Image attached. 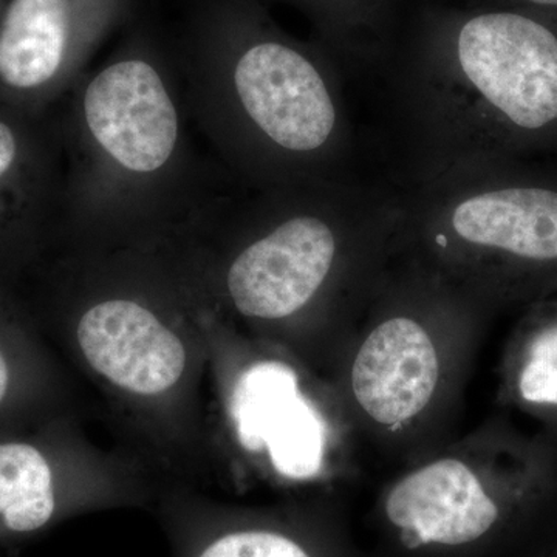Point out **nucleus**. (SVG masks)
Masks as SVG:
<instances>
[{
    "label": "nucleus",
    "instance_id": "2",
    "mask_svg": "<svg viewBox=\"0 0 557 557\" xmlns=\"http://www.w3.org/2000/svg\"><path fill=\"white\" fill-rule=\"evenodd\" d=\"M269 7L185 0L170 39L194 126L242 189L358 174L346 73L318 39L285 32Z\"/></svg>",
    "mask_w": 557,
    "mask_h": 557
},
{
    "label": "nucleus",
    "instance_id": "5",
    "mask_svg": "<svg viewBox=\"0 0 557 557\" xmlns=\"http://www.w3.org/2000/svg\"><path fill=\"white\" fill-rule=\"evenodd\" d=\"M401 197L397 249L482 300L557 270V189L512 180L505 163L454 172Z\"/></svg>",
    "mask_w": 557,
    "mask_h": 557
},
{
    "label": "nucleus",
    "instance_id": "14",
    "mask_svg": "<svg viewBox=\"0 0 557 557\" xmlns=\"http://www.w3.org/2000/svg\"><path fill=\"white\" fill-rule=\"evenodd\" d=\"M14 387V366L5 344L0 341V412L9 405Z\"/></svg>",
    "mask_w": 557,
    "mask_h": 557
},
{
    "label": "nucleus",
    "instance_id": "16",
    "mask_svg": "<svg viewBox=\"0 0 557 557\" xmlns=\"http://www.w3.org/2000/svg\"><path fill=\"white\" fill-rule=\"evenodd\" d=\"M5 5H7V0H5V2H2V0H0V17H2L3 9H5Z\"/></svg>",
    "mask_w": 557,
    "mask_h": 557
},
{
    "label": "nucleus",
    "instance_id": "13",
    "mask_svg": "<svg viewBox=\"0 0 557 557\" xmlns=\"http://www.w3.org/2000/svg\"><path fill=\"white\" fill-rule=\"evenodd\" d=\"M199 557H310L292 539L270 531H242L212 542Z\"/></svg>",
    "mask_w": 557,
    "mask_h": 557
},
{
    "label": "nucleus",
    "instance_id": "10",
    "mask_svg": "<svg viewBox=\"0 0 557 557\" xmlns=\"http://www.w3.org/2000/svg\"><path fill=\"white\" fill-rule=\"evenodd\" d=\"M292 376L277 366H260L245 375L236 394V413L245 442L267 443L277 467L304 475L314 465L317 435Z\"/></svg>",
    "mask_w": 557,
    "mask_h": 557
},
{
    "label": "nucleus",
    "instance_id": "15",
    "mask_svg": "<svg viewBox=\"0 0 557 557\" xmlns=\"http://www.w3.org/2000/svg\"><path fill=\"white\" fill-rule=\"evenodd\" d=\"M520 2L528 3V5L539 7V9L557 10V0H520Z\"/></svg>",
    "mask_w": 557,
    "mask_h": 557
},
{
    "label": "nucleus",
    "instance_id": "1",
    "mask_svg": "<svg viewBox=\"0 0 557 557\" xmlns=\"http://www.w3.org/2000/svg\"><path fill=\"white\" fill-rule=\"evenodd\" d=\"M376 84L383 177L401 193L557 124V33L520 11L421 0Z\"/></svg>",
    "mask_w": 557,
    "mask_h": 557
},
{
    "label": "nucleus",
    "instance_id": "17",
    "mask_svg": "<svg viewBox=\"0 0 557 557\" xmlns=\"http://www.w3.org/2000/svg\"><path fill=\"white\" fill-rule=\"evenodd\" d=\"M418 2H421V0H418Z\"/></svg>",
    "mask_w": 557,
    "mask_h": 557
},
{
    "label": "nucleus",
    "instance_id": "8",
    "mask_svg": "<svg viewBox=\"0 0 557 557\" xmlns=\"http://www.w3.org/2000/svg\"><path fill=\"white\" fill-rule=\"evenodd\" d=\"M386 512L413 548L478 541L497 522L500 509L474 469L457 458H442L399 480L388 493Z\"/></svg>",
    "mask_w": 557,
    "mask_h": 557
},
{
    "label": "nucleus",
    "instance_id": "11",
    "mask_svg": "<svg viewBox=\"0 0 557 557\" xmlns=\"http://www.w3.org/2000/svg\"><path fill=\"white\" fill-rule=\"evenodd\" d=\"M57 509L54 474L46 454L21 440L0 442V534L38 533Z\"/></svg>",
    "mask_w": 557,
    "mask_h": 557
},
{
    "label": "nucleus",
    "instance_id": "12",
    "mask_svg": "<svg viewBox=\"0 0 557 557\" xmlns=\"http://www.w3.org/2000/svg\"><path fill=\"white\" fill-rule=\"evenodd\" d=\"M508 392L522 408L557 421V313L520 333L508 359Z\"/></svg>",
    "mask_w": 557,
    "mask_h": 557
},
{
    "label": "nucleus",
    "instance_id": "6",
    "mask_svg": "<svg viewBox=\"0 0 557 557\" xmlns=\"http://www.w3.org/2000/svg\"><path fill=\"white\" fill-rule=\"evenodd\" d=\"M139 0H7L0 17V97L39 115L89 70L102 44L137 20Z\"/></svg>",
    "mask_w": 557,
    "mask_h": 557
},
{
    "label": "nucleus",
    "instance_id": "9",
    "mask_svg": "<svg viewBox=\"0 0 557 557\" xmlns=\"http://www.w3.org/2000/svg\"><path fill=\"white\" fill-rule=\"evenodd\" d=\"M298 10L348 81H375L397 47L408 0H265Z\"/></svg>",
    "mask_w": 557,
    "mask_h": 557
},
{
    "label": "nucleus",
    "instance_id": "7",
    "mask_svg": "<svg viewBox=\"0 0 557 557\" xmlns=\"http://www.w3.org/2000/svg\"><path fill=\"white\" fill-rule=\"evenodd\" d=\"M76 341L100 375L137 395H159L182 379V339L145 300L109 293L81 311Z\"/></svg>",
    "mask_w": 557,
    "mask_h": 557
},
{
    "label": "nucleus",
    "instance_id": "4",
    "mask_svg": "<svg viewBox=\"0 0 557 557\" xmlns=\"http://www.w3.org/2000/svg\"><path fill=\"white\" fill-rule=\"evenodd\" d=\"M401 222V193L362 172L230 190L190 220L226 240L220 285L237 313L260 322L373 292Z\"/></svg>",
    "mask_w": 557,
    "mask_h": 557
},
{
    "label": "nucleus",
    "instance_id": "3",
    "mask_svg": "<svg viewBox=\"0 0 557 557\" xmlns=\"http://www.w3.org/2000/svg\"><path fill=\"white\" fill-rule=\"evenodd\" d=\"M60 226L83 242L175 236L237 188L190 134L170 33L137 17L100 67L65 95Z\"/></svg>",
    "mask_w": 557,
    "mask_h": 557
}]
</instances>
